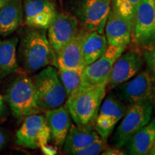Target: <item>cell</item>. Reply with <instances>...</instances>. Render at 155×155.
<instances>
[{
	"mask_svg": "<svg viewBox=\"0 0 155 155\" xmlns=\"http://www.w3.org/2000/svg\"><path fill=\"white\" fill-rule=\"evenodd\" d=\"M58 73L66 91L67 96L72 95L78 88L81 81L83 68H58Z\"/></svg>",
	"mask_w": 155,
	"mask_h": 155,
	"instance_id": "obj_24",
	"label": "cell"
},
{
	"mask_svg": "<svg viewBox=\"0 0 155 155\" xmlns=\"http://www.w3.org/2000/svg\"><path fill=\"white\" fill-rule=\"evenodd\" d=\"M18 41L17 37L9 39L0 38V81L18 71L17 56Z\"/></svg>",
	"mask_w": 155,
	"mask_h": 155,
	"instance_id": "obj_21",
	"label": "cell"
},
{
	"mask_svg": "<svg viewBox=\"0 0 155 155\" xmlns=\"http://www.w3.org/2000/svg\"><path fill=\"white\" fill-rule=\"evenodd\" d=\"M45 117L50 129V138L56 146L61 148L63 146L72 125V118L67 106H61L48 110Z\"/></svg>",
	"mask_w": 155,
	"mask_h": 155,
	"instance_id": "obj_15",
	"label": "cell"
},
{
	"mask_svg": "<svg viewBox=\"0 0 155 155\" xmlns=\"http://www.w3.org/2000/svg\"><path fill=\"white\" fill-rule=\"evenodd\" d=\"M106 89L107 84L100 85L75 92L68 97L65 106L77 127H94Z\"/></svg>",
	"mask_w": 155,
	"mask_h": 155,
	"instance_id": "obj_2",
	"label": "cell"
},
{
	"mask_svg": "<svg viewBox=\"0 0 155 155\" xmlns=\"http://www.w3.org/2000/svg\"><path fill=\"white\" fill-rule=\"evenodd\" d=\"M154 79L146 69L129 81L111 89L112 93L127 106L130 105L152 97Z\"/></svg>",
	"mask_w": 155,
	"mask_h": 155,
	"instance_id": "obj_11",
	"label": "cell"
},
{
	"mask_svg": "<svg viewBox=\"0 0 155 155\" xmlns=\"http://www.w3.org/2000/svg\"><path fill=\"white\" fill-rule=\"evenodd\" d=\"M131 39L137 47L143 49L155 43L154 0H141L136 15Z\"/></svg>",
	"mask_w": 155,
	"mask_h": 155,
	"instance_id": "obj_10",
	"label": "cell"
},
{
	"mask_svg": "<svg viewBox=\"0 0 155 155\" xmlns=\"http://www.w3.org/2000/svg\"><path fill=\"white\" fill-rule=\"evenodd\" d=\"M155 141V119L137 131L125 144L127 152L132 155L148 154Z\"/></svg>",
	"mask_w": 155,
	"mask_h": 155,
	"instance_id": "obj_20",
	"label": "cell"
},
{
	"mask_svg": "<svg viewBox=\"0 0 155 155\" xmlns=\"http://www.w3.org/2000/svg\"><path fill=\"white\" fill-rule=\"evenodd\" d=\"M6 99L13 115L18 119L41 111L32 79L25 75H18L11 83L7 88Z\"/></svg>",
	"mask_w": 155,
	"mask_h": 155,
	"instance_id": "obj_6",
	"label": "cell"
},
{
	"mask_svg": "<svg viewBox=\"0 0 155 155\" xmlns=\"http://www.w3.org/2000/svg\"><path fill=\"white\" fill-rule=\"evenodd\" d=\"M50 139V131L45 117L37 114L25 117L16 132V144L25 148H41Z\"/></svg>",
	"mask_w": 155,
	"mask_h": 155,
	"instance_id": "obj_8",
	"label": "cell"
},
{
	"mask_svg": "<svg viewBox=\"0 0 155 155\" xmlns=\"http://www.w3.org/2000/svg\"><path fill=\"white\" fill-rule=\"evenodd\" d=\"M128 106L120 101L113 93L107 94L103 101L97 116L94 129L101 139L106 141L115 127L124 116Z\"/></svg>",
	"mask_w": 155,
	"mask_h": 155,
	"instance_id": "obj_9",
	"label": "cell"
},
{
	"mask_svg": "<svg viewBox=\"0 0 155 155\" xmlns=\"http://www.w3.org/2000/svg\"><path fill=\"white\" fill-rule=\"evenodd\" d=\"M64 5L68 12L78 19L81 28L104 34L111 9L110 0H64Z\"/></svg>",
	"mask_w": 155,
	"mask_h": 155,
	"instance_id": "obj_3",
	"label": "cell"
},
{
	"mask_svg": "<svg viewBox=\"0 0 155 155\" xmlns=\"http://www.w3.org/2000/svg\"><path fill=\"white\" fill-rule=\"evenodd\" d=\"M106 141L98 138L96 141L75 152L73 155H97L100 154L104 148Z\"/></svg>",
	"mask_w": 155,
	"mask_h": 155,
	"instance_id": "obj_25",
	"label": "cell"
},
{
	"mask_svg": "<svg viewBox=\"0 0 155 155\" xmlns=\"http://www.w3.org/2000/svg\"><path fill=\"white\" fill-rule=\"evenodd\" d=\"M104 29L108 45L127 48L131 41L134 26L111 9Z\"/></svg>",
	"mask_w": 155,
	"mask_h": 155,
	"instance_id": "obj_16",
	"label": "cell"
},
{
	"mask_svg": "<svg viewBox=\"0 0 155 155\" xmlns=\"http://www.w3.org/2000/svg\"><path fill=\"white\" fill-rule=\"evenodd\" d=\"M22 0H9L0 8V35L8 36L17 30L23 20Z\"/></svg>",
	"mask_w": 155,
	"mask_h": 155,
	"instance_id": "obj_18",
	"label": "cell"
},
{
	"mask_svg": "<svg viewBox=\"0 0 155 155\" xmlns=\"http://www.w3.org/2000/svg\"><path fill=\"white\" fill-rule=\"evenodd\" d=\"M125 50L124 48L108 45L105 53L96 61L83 68L80 85L74 93L100 85L107 84L114 62Z\"/></svg>",
	"mask_w": 155,
	"mask_h": 155,
	"instance_id": "obj_7",
	"label": "cell"
},
{
	"mask_svg": "<svg viewBox=\"0 0 155 155\" xmlns=\"http://www.w3.org/2000/svg\"><path fill=\"white\" fill-rule=\"evenodd\" d=\"M152 105H153V111L155 114V78L153 81L152 85Z\"/></svg>",
	"mask_w": 155,
	"mask_h": 155,
	"instance_id": "obj_31",
	"label": "cell"
},
{
	"mask_svg": "<svg viewBox=\"0 0 155 155\" xmlns=\"http://www.w3.org/2000/svg\"><path fill=\"white\" fill-rule=\"evenodd\" d=\"M127 153H125V152L124 151L120 150L119 148H117L116 147L115 149L114 148H109L107 149V150L104 151V152L103 153V154H106V155H119V154H127Z\"/></svg>",
	"mask_w": 155,
	"mask_h": 155,
	"instance_id": "obj_28",
	"label": "cell"
},
{
	"mask_svg": "<svg viewBox=\"0 0 155 155\" xmlns=\"http://www.w3.org/2000/svg\"><path fill=\"white\" fill-rule=\"evenodd\" d=\"M41 150L45 154L53 155V154H55L56 152H57L55 148H53V147L51 146H48V144L44 145V146H42L41 147Z\"/></svg>",
	"mask_w": 155,
	"mask_h": 155,
	"instance_id": "obj_29",
	"label": "cell"
},
{
	"mask_svg": "<svg viewBox=\"0 0 155 155\" xmlns=\"http://www.w3.org/2000/svg\"><path fill=\"white\" fill-rule=\"evenodd\" d=\"M88 32V31L83 30V28H79L74 38L56 54L57 68L70 69L79 68H84L82 47L84 39Z\"/></svg>",
	"mask_w": 155,
	"mask_h": 155,
	"instance_id": "obj_17",
	"label": "cell"
},
{
	"mask_svg": "<svg viewBox=\"0 0 155 155\" xmlns=\"http://www.w3.org/2000/svg\"><path fill=\"white\" fill-rule=\"evenodd\" d=\"M6 113V106L5 102L3 101L2 98L0 99V119L3 118L5 115Z\"/></svg>",
	"mask_w": 155,
	"mask_h": 155,
	"instance_id": "obj_30",
	"label": "cell"
},
{
	"mask_svg": "<svg viewBox=\"0 0 155 155\" xmlns=\"http://www.w3.org/2000/svg\"><path fill=\"white\" fill-rule=\"evenodd\" d=\"M108 48L105 35L99 32H88L83 41L82 57L84 68L98 59Z\"/></svg>",
	"mask_w": 155,
	"mask_h": 155,
	"instance_id": "obj_22",
	"label": "cell"
},
{
	"mask_svg": "<svg viewBox=\"0 0 155 155\" xmlns=\"http://www.w3.org/2000/svg\"><path fill=\"white\" fill-rule=\"evenodd\" d=\"M31 79L40 110L48 111L63 105L68 96L55 67L45 68Z\"/></svg>",
	"mask_w": 155,
	"mask_h": 155,
	"instance_id": "obj_4",
	"label": "cell"
},
{
	"mask_svg": "<svg viewBox=\"0 0 155 155\" xmlns=\"http://www.w3.org/2000/svg\"><path fill=\"white\" fill-rule=\"evenodd\" d=\"M100 138L94 127H78L71 125L64 142L63 151L67 154H74L75 152L88 146Z\"/></svg>",
	"mask_w": 155,
	"mask_h": 155,
	"instance_id": "obj_19",
	"label": "cell"
},
{
	"mask_svg": "<svg viewBox=\"0 0 155 155\" xmlns=\"http://www.w3.org/2000/svg\"><path fill=\"white\" fill-rule=\"evenodd\" d=\"M142 55L137 50H129L121 54L114 62L108 79L109 91L127 82L141 72L144 65Z\"/></svg>",
	"mask_w": 155,
	"mask_h": 155,
	"instance_id": "obj_12",
	"label": "cell"
},
{
	"mask_svg": "<svg viewBox=\"0 0 155 155\" xmlns=\"http://www.w3.org/2000/svg\"><path fill=\"white\" fill-rule=\"evenodd\" d=\"M20 63L27 72L38 71L49 65L57 67L56 54L48 41L45 30L30 28L22 36L19 48Z\"/></svg>",
	"mask_w": 155,
	"mask_h": 155,
	"instance_id": "obj_1",
	"label": "cell"
},
{
	"mask_svg": "<svg viewBox=\"0 0 155 155\" xmlns=\"http://www.w3.org/2000/svg\"><path fill=\"white\" fill-rule=\"evenodd\" d=\"M9 137L7 133L2 129H0V150L5 148L8 142Z\"/></svg>",
	"mask_w": 155,
	"mask_h": 155,
	"instance_id": "obj_27",
	"label": "cell"
},
{
	"mask_svg": "<svg viewBox=\"0 0 155 155\" xmlns=\"http://www.w3.org/2000/svg\"><path fill=\"white\" fill-rule=\"evenodd\" d=\"M24 13L28 27L42 30L48 29L58 14L50 0H25Z\"/></svg>",
	"mask_w": 155,
	"mask_h": 155,
	"instance_id": "obj_14",
	"label": "cell"
},
{
	"mask_svg": "<svg viewBox=\"0 0 155 155\" xmlns=\"http://www.w3.org/2000/svg\"><path fill=\"white\" fill-rule=\"evenodd\" d=\"M154 9H155V0H154Z\"/></svg>",
	"mask_w": 155,
	"mask_h": 155,
	"instance_id": "obj_35",
	"label": "cell"
},
{
	"mask_svg": "<svg viewBox=\"0 0 155 155\" xmlns=\"http://www.w3.org/2000/svg\"><path fill=\"white\" fill-rule=\"evenodd\" d=\"M8 1L9 0H0V8H2Z\"/></svg>",
	"mask_w": 155,
	"mask_h": 155,
	"instance_id": "obj_33",
	"label": "cell"
},
{
	"mask_svg": "<svg viewBox=\"0 0 155 155\" xmlns=\"http://www.w3.org/2000/svg\"><path fill=\"white\" fill-rule=\"evenodd\" d=\"M144 62L151 75L155 78V43L152 46L144 48L142 53Z\"/></svg>",
	"mask_w": 155,
	"mask_h": 155,
	"instance_id": "obj_26",
	"label": "cell"
},
{
	"mask_svg": "<svg viewBox=\"0 0 155 155\" xmlns=\"http://www.w3.org/2000/svg\"><path fill=\"white\" fill-rule=\"evenodd\" d=\"M2 96H0V99H2Z\"/></svg>",
	"mask_w": 155,
	"mask_h": 155,
	"instance_id": "obj_34",
	"label": "cell"
},
{
	"mask_svg": "<svg viewBox=\"0 0 155 155\" xmlns=\"http://www.w3.org/2000/svg\"><path fill=\"white\" fill-rule=\"evenodd\" d=\"M78 19L69 13H59L48 28V39L52 49L57 54L77 34Z\"/></svg>",
	"mask_w": 155,
	"mask_h": 155,
	"instance_id": "obj_13",
	"label": "cell"
},
{
	"mask_svg": "<svg viewBox=\"0 0 155 155\" xmlns=\"http://www.w3.org/2000/svg\"><path fill=\"white\" fill-rule=\"evenodd\" d=\"M148 154H150V155H155V141H154V144H153L152 149H151L150 152H149Z\"/></svg>",
	"mask_w": 155,
	"mask_h": 155,
	"instance_id": "obj_32",
	"label": "cell"
},
{
	"mask_svg": "<svg viewBox=\"0 0 155 155\" xmlns=\"http://www.w3.org/2000/svg\"><path fill=\"white\" fill-rule=\"evenodd\" d=\"M152 97L128 105L124 116L112 137V144L117 148L124 147L137 131L152 120Z\"/></svg>",
	"mask_w": 155,
	"mask_h": 155,
	"instance_id": "obj_5",
	"label": "cell"
},
{
	"mask_svg": "<svg viewBox=\"0 0 155 155\" xmlns=\"http://www.w3.org/2000/svg\"><path fill=\"white\" fill-rule=\"evenodd\" d=\"M141 2V0H110L111 11L133 26Z\"/></svg>",
	"mask_w": 155,
	"mask_h": 155,
	"instance_id": "obj_23",
	"label": "cell"
}]
</instances>
